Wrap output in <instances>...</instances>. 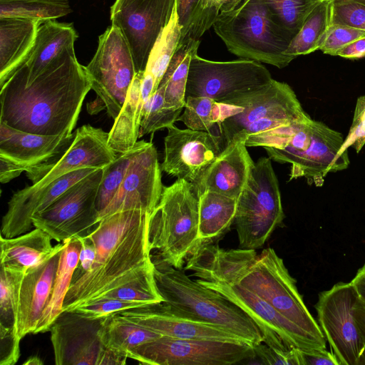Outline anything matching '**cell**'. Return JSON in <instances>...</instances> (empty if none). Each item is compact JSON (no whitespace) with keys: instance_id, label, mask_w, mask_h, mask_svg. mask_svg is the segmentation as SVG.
Masks as SVG:
<instances>
[{"instance_id":"obj_1","label":"cell","mask_w":365,"mask_h":365,"mask_svg":"<svg viewBox=\"0 0 365 365\" xmlns=\"http://www.w3.org/2000/svg\"><path fill=\"white\" fill-rule=\"evenodd\" d=\"M0 88V122L26 133L58 135L73 133L91 83L73 46L28 86L11 77Z\"/></svg>"},{"instance_id":"obj_2","label":"cell","mask_w":365,"mask_h":365,"mask_svg":"<svg viewBox=\"0 0 365 365\" xmlns=\"http://www.w3.org/2000/svg\"><path fill=\"white\" fill-rule=\"evenodd\" d=\"M150 213L117 212L101 220L88 237L96 248L90 270L72 282L63 312L100 299L153 268L148 225Z\"/></svg>"},{"instance_id":"obj_3","label":"cell","mask_w":365,"mask_h":365,"mask_svg":"<svg viewBox=\"0 0 365 365\" xmlns=\"http://www.w3.org/2000/svg\"><path fill=\"white\" fill-rule=\"evenodd\" d=\"M152 260L163 302L187 316L219 326L253 346L264 341L257 324L237 305L160 257Z\"/></svg>"},{"instance_id":"obj_4","label":"cell","mask_w":365,"mask_h":365,"mask_svg":"<svg viewBox=\"0 0 365 365\" xmlns=\"http://www.w3.org/2000/svg\"><path fill=\"white\" fill-rule=\"evenodd\" d=\"M212 27L228 51L239 57L279 68L294 59L285 54L291 41L272 19L264 0H245L221 11Z\"/></svg>"},{"instance_id":"obj_5","label":"cell","mask_w":365,"mask_h":365,"mask_svg":"<svg viewBox=\"0 0 365 365\" xmlns=\"http://www.w3.org/2000/svg\"><path fill=\"white\" fill-rule=\"evenodd\" d=\"M150 250L177 269L199 244L198 197L190 182L177 178L163 187L160 200L148 225Z\"/></svg>"},{"instance_id":"obj_6","label":"cell","mask_w":365,"mask_h":365,"mask_svg":"<svg viewBox=\"0 0 365 365\" xmlns=\"http://www.w3.org/2000/svg\"><path fill=\"white\" fill-rule=\"evenodd\" d=\"M269 158H260L237 198L235 223L239 248L263 246L284 219L277 175Z\"/></svg>"},{"instance_id":"obj_7","label":"cell","mask_w":365,"mask_h":365,"mask_svg":"<svg viewBox=\"0 0 365 365\" xmlns=\"http://www.w3.org/2000/svg\"><path fill=\"white\" fill-rule=\"evenodd\" d=\"M227 103L241 106L243 110L222 123L225 143L242 130L249 136L311 118L293 89L287 83L274 79Z\"/></svg>"},{"instance_id":"obj_8","label":"cell","mask_w":365,"mask_h":365,"mask_svg":"<svg viewBox=\"0 0 365 365\" xmlns=\"http://www.w3.org/2000/svg\"><path fill=\"white\" fill-rule=\"evenodd\" d=\"M96 102L115 120L136 75L133 56L120 31L111 25L99 36L97 50L85 66Z\"/></svg>"},{"instance_id":"obj_9","label":"cell","mask_w":365,"mask_h":365,"mask_svg":"<svg viewBox=\"0 0 365 365\" xmlns=\"http://www.w3.org/2000/svg\"><path fill=\"white\" fill-rule=\"evenodd\" d=\"M272 79L269 71L256 61H213L200 57L197 51L191 57L185 95L209 97L227 103Z\"/></svg>"},{"instance_id":"obj_10","label":"cell","mask_w":365,"mask_h":365,"mask_svg":"<svg viewBox=\"0 0 365 365\" xmlns=\"http://www.w3.org/2000/svg\"><path fill=\"white\" fill-rule=\"evenodd\" d=\"M128 358L150 365H231L255 358L246 342L161 336L134 348Z\"/></svg>"},{"instance_id":"obj_11","label":"cell","mask_w":365,"mask_h":365,"mask_svg":"<svg viewBox=\"0 0 365 365\" xmlns=\"http://www.w3.org/2000/svg\"><path fill=\"white\" fill-rule=\"evenodd\" d=\"M102 175L103 169H96L71 186L32 217L34 227L58 242L89 235L99 222L96 197Z\"/></svg>"},{"instance_id":"obj_12","label":"cell","mask_w":365,"mask_h":365,"mask_svg":"<svg viewBox=\"0 0 365 365\" xmlns=\"http://www.w3.org/2000/svg\"><path fill=\"white\" fill-rule=\"evenodd\" d=\"M197 281L220 293L245 312L259 328L264 337L263 343L267 346L279 350L297 348L305 352L323 350L302 329L238 282L216 277Z\"/></svg>"},{"instance_id":"obj_13","label":"cell","mask_w":365,"mask_h":365,"mask_svg":"<svg viewBox=\"0 0 365 365\" xmlns=\"http://www.w3.org/2000/svg\"><path fill=\"white\" fill-rule=\"evenodd\" d=\"M359 297L351 282H339L319 294V325L339 365H357L365 341L354 317Z\"/></svg>"},{"instance_id":"obj_14","label":"cell","mask_w":365,"mask_h":365,"mask_svg":"<svg viewBox=\"0 0 365 365\" xmlns=\"http://www.w3.org/2000/svg\"><path fill=\"white\" fill-rule=\"evenodd\" d=\"M175 9V0H116L110 20L125 38L136 73L144 72L150 53Z\"/></svg>"},{"instance_id":"obj_15","label":"cell","mask_w":365,"mask_h":365,"mask_svg":"<svg viewBox=\"0 0 365 365\" xmlns=\"http://www.w3.org/2000/svg\"><path fill=\"white\" fill-rule=\"evenodd\" d=\"M124 179L99 221L113 213L139 210L151 214L160 202L163 185L157 150L151 142L138 141Z\"/></svg>"},{"instance_id":"obj_16","label":"cell","mask_w":365,"mask_h":365,"mask_svg":"<svg viewBox=\"0 0 365 365\" xmlns=\"http://www.w3.org/2000/svg\"><path fill=\"white\" fill-rule=\"evenodd\" d=\"M108 133L90 125L75 131L70 145L53 158L29 168L33 189L43 187L62 175L82 168L103 169L117 157L108 145Z\"/></svg>"},{"instance_id":"obj_17","label":"cell","mask_w":365,"mask_h":365,"mask_svg":"<svg viewBox=\"0 0 365 365\" xmlns=\"http://www.w3.org/2000/svg\"><path fill=\"white\" fill-rule=\"evenodd\" d=\"M103 319L62 312L49 329L55 364L101 365L106 351L100 336Z\"/></svg>"},{"instance_id":"obj_18","label":"cell","mask_w":365,"mask_h":365,"mask_svg":"<svg viewBox=\"0 0 365 365\" xmlns=\"http://www.w3.org/2000/svg\"><path fill=\"white\" fill-rule=\"evenodd\" d=\"M165 155L161 170L167 174L193 183L223 150L217 133L180 129L175 125L167 128Z\"/></svg>"},{"instance_id":"obj_19","label":"cell","mask_w":365,"mask_h":365,"mask_svg":"<svg viewBox=\"0 0 365 365\" xmlns=\"http://www.w3.org/2000/svg\"><path fill=\"white\" fill-rule=\"evenodd\" d=\"M118 314L161 336L183 339L246 342L219 326L187 316L164 302L147 304Z\"/></svg>"},{"instance_id":"obj_20","label":"cell","mask_w":365,"mask_h":365,"mask_svg":"<svg viewBox=\"0 0 365 365\" xmlns=\"http://www.w3.org/2000/svg\"><path fill=\"white\" fill-rule=\"evenodd\" d=\"M248 135L245 130L235 134L218 156L192 183L198 197L212 191L237 199L245 187L255 163L246 146Z\"/></svg>"},{"instance_id":"obj_21","label":"cell","mask_w":365,"mask_h":365,"mask_svg":"<svg viewBox=\"0 0 365 365\" xmlns=\"http://www.w3.org/2000/svg\"><path fill=\"white\" fill-rule=\"evenodd\" d=\"M95 170L78 169L62 175L43 187L33 189L26 186L14 192L2 218L0 235L11 238L31 231L34 228L32 217L35 214L46 210L67 189Z\"/></svg>"},{"instance_id":"obj_22","label":"cell","mask_w":365,"mask_h":365,"mask_svg":"<svg viewBox=\"0 0 365 365\" xmlns=\"http://www.w3.org/2000/svg\"><path fill=\"white\" fill-rule=\"evenodd\" d=\"M64 242L55 245L41 262L27 269L20 287L17 332L21 339L35 334L40 318L49 302Z\"/></svg>"},{"instance_id":"obj_23","label":"cell","mask_w":365,"mask_h":365,"mask_svg":"<svg viewBox=\"0 0 365 365\" xmlns=\"http://www.w3.org/2000/svg\"><path fill=\"white\" fill-rule=\"evenodd\" d=\"M344 140L341 133L314 120L310 145L299 162L291 167L289 180L304 177L309 184L320 187L328 173L346 169L350 163L348 153L339 152Z\"/></svg>"},{"instance_id":"obj_24","label":"cell","mask_w":365,"mask_h":365,"mask_svg":"<svg viewBox=\"0 0 365 365\" xmlns=\"http://www.w3.org/2000/svg\"><path fill=\"white\" fill-rule=\"evenodd\" d=\"M75 133L44 135L24 132L0 122V158L25 168L26 171L66 150Z\"/></svg>"},{"instance_id":"obj_25","label":"cell","mask_w":365,"mask_h":365,"mask_svg":"<svg viewBox=\"0 0 365 365\" xmlns=\"http://www.w3.org/2000/svg\"><path fill=\"white\" fill-rule=\"evenodd\" d=\"M77 37L72 24L55 20L41 21L30 55L10 78L28 86L56 58L73 47Z\"/></svg>"},{"instance_id":"obj_26","label":"cell","mask_w":365,"mask_h":365,"mask_svg":"<svg viewBox=\"0 0 365 365\" xmlns=\"http://www.w3.org/2000/svg\"><path fill=\"white\" fill-rule=\"evenodd\" d=\"M41 22L29 18L0 17V87L26 61Z\"/></svg>"},{"instance_id":"obj_27","label":"cell","mask_w":365,"mask_h":365,"mask_svg":"<svg viewBox=\"0 0 365 365\" xmlns=\"http://www.w3.org/2000/svg\"><path fill=\"white\" fill-rule=\"evenodd\" d=\"M51 240L48 234L37 227L11 238L0 235L1 266L26 272L52 252Z\"/></svg>"},{"instance_id":"obj_28","label":"cell","mask_w":365,"mask_h":365,"mask_svg":"<svg viewBox=\"0 0 365 365\" xmlns=\"http://www.w3.org/2000/svg\"><path fill=\"white\" fill-rule=\"evenodd\" d=\"M143 73H136L123 108L108 133V145L117 155L131 150L139 138L143 110L140 88Z\"/></svg>"},{"instance_id":"obj_29","label":"cell","mask_w":365,"mask_h":365,"mask_svg":"<svg viewBox=\"0 0 365 365\" xmlns=\"http://www.w3.org/2000/svg\"><path fill=\"white\" fill-rule=\"evenodd\" d=\"M63 242L51 295L40 318L35 334L49 331L53 322L63 312L64 299L78 263L81 250L80 239L74 237Z\"/></svg>"},{"instance_id":"obj_30","label":"cell","mask_w":365,"mask_h":365,"mask_svg":"<svg viewBox=\"0 0 365 365\" xmlns=\"http://www.w3.org/2000/svg\"><path fill=\"white\" fill-rule=\"evenodd\" d=\"M237 199L212 191L198 197V238L213 240L226 232L235 220Z\"/></svg>"},{"instance_id":"obj_31","label":"cell","mask_w":365,"mask_h":365,"mask_svg":"<svg viewBox=\"0 0 365 365\" xmlns=\"http://www.w3.org/2000/svg\"><path fill=\"white\" fill-rule=\"evenodd\" d=\"M175 8L180 28L177 48L200 45V38L220 11L212 0H175Z\"/></svg>"},{"instance_id":"obj_32","label":"cell","mask_w":365,"mask_h":365,"mask_svg":"<svg viewBox=\"0 0 365 365\" xmlns=\"http://www.w3.org/2000/svg\"><path fill=\"white\" fill-rule=\"evenodd\" d=\"M100 336L106 348L128 358L134 348L161 335L115 313L104 317Z\"/></svg>"},{"instance_id":"obj_33","label":"cell","mask_w":365,"mask_h":365,"mask_svg":"<svg viewBox=\"0 0 365 365\" xmlns=\"http://www.w3.org/2000/svg\"><path fill=\"white\" fill-rule=\"evenodd\" d=\"M241 106L218 102L205 96H187L184 111L177 121L187 128L212 133L215 127L222 129V123L228 118L241 112Z\"/></svg>"},{"instance_id":"obj_34","label":"cell","mask_w":365,"mask_h":365,"mask_svg":"<svg viewBox=\"0 0 365 365\" xmlns=\"http://www.w3.org/2000/svg\"><path fill=\"white\" fill-rule=\"evenodd\" d=\"M26 272L1 266L0 343L19 346L17 332L21 284Z\"/></svg>"},{"instance_id":"obj_35","label":"cell","mask_w":365,"mask_h":365,"mask_svg":"<svg viewBox=\"0 0 365 365\" xmlns=\"http://www.w3.org/2000/svg\"><path fill=\"white\" fill-rule=\"evenodd\" d=\"M331 26V1L323 0L307 16L285 54L294 59L319 50Z\"/></svg>"},{"instance_id":"obj_36","label":"cell","mask_w":365,"mask_h":365,"mask_svg":"<svg viewBox=\"0 0 365 365\" xmlns=\"http://www.w3.org/2000/svg\"><path fill=\"white\" fill-rule=\"evenodd\" d=\"M198 46L178 48L173 56L158 86L163 90L167 107L175 109L185 107L190 63Z\"/></svg>"},{"instance_id":"obj_37","label":"cell","mask_w":365,"mask_h":365,"mask_svg":"<svg viewBox=\"0 0 365 365\" xmlns=\"http://www.w3.org/2000/svg\"><path fill=\"white\" fill-rule=\"evenodd\" d=\"M323 0H264L271 18L292 41L309 13Z\"/></svg>"},{"instance_id":"obj_38","label":"cell","mask_w":365,"mask_h":365,"mask_svg":"<svg viewBox=\"0 0 365 365\" xmlns=\"http://www.w3.org/2000/svg\"><path fill=\"white\" fill-rule=\"evenodd\" d=\"M71 12L68 0H0V17H21L40 21L55 20Z\"/></svg>"},{"instance_id":"obj_39","label":"cell","mask_w":365,"mask_h":365,"mask_svg":"<svg viewBox=\"0 0 365 365\" xmlns=\"http://www.w3.org/2000/svg\"><path fill=\"white\" fill-rule=\"evenodd\" d=\"M180 36V28L175 8L168 24L160 33L150 53L144 71L153 77L157 89L176 51Z\"/></svg>"},{"instance_id":"obj_40","label":"cell","mask_w":365,"mask_h":365,"mask_svg":"<svg viewBox=\"0 0 365 365\" xmlns=\"http://www.w3.org/2000/svg\"><path fill=\"white\" fill-rule=\"evenodd\" d=\"M182 108H172L165 106L164 92L161 87L144 104L141 113L139 138L168 128L178 120Z\"/></svg>"},{"instance_id":"obj_41","label":"cell","mask_w":365,"mask_h":365,"mask_svg":"<svg viewBox=\"0 0 365 365\" xmlns=\"http://www.w3.org/2000/svg\"><path fill=\"white\" fill-rule=\"evenodd\" d=\"M135 150L134 145L129 151L118 154L113 161L103 168V175L96 197L98 215L107 207L118 190Z\"/></svg>"},{"instance_id":"obj_42","label":"cell","mask_w":365,"mask_h":365,"mask_svg":"<svg viewBox=\"0 0 365 365\" xmlns=\"http://www.w3.org/2000/svg\"><path fill=\"white\" fill-rule=\"evenodd\" d=\"M103 298H113L146 304L163 302L156 287L154 267L139 277L110 292Z\"/></svg>"},{"instance_id":"obj_43","label":"cell","mask_w":365,"mask_h":365,"mask_svg":"<svg viewBox=\"0 0 365 365\" xmlns=\"http://www.w3.org/2000/svg\"><path fill=\"white\" fill-rule=\"evenodd\" d=\"M145 305L147 304L113 298H102L83 304L78 307L74 312L88 318L96 319L106 317L124 310L138 308Z\"/></svg>"},{"instance_id":"obj_44","label":"cell","mask_w":365,"mask_h":365,"mask_svg":"<svg viewBox=\"0 0 365 365\" xmlns=\"http://www.w3.org/2000/svg\"><path fill=\"white\" fill-rule=\"evenodd\" d=\"M365 36V31L347 25L331 24L319 48L323 53L336 56L352 41Z\"/></svg>"},{"instance_id":"obj_45","label":"cell","mask_w":365,"mask_h":365,"mask_svg":"<svg viewBox=\"0 0 365 365\" xmlns=\"http://www.w3.org/2000/svg\"><path fill=\"white\" fill-rule=\"evenodd\" d=\"M331 1V24L347 25L365 31V6L344 1Z\"/></svg>"},{"instance_id":"obj_46","label":"cell","mask_w":365,"mask_h":365,"mask_svg":"<svg viewBox=\"0 0 365 365\" xmlns=\"http://www.w3.org/2000/svg\"><path fill=\"white\" fill-rule=\"evenodd\" d=\"M365 145V96L358 98L354 118L348 135L344 138L340 153H348L353 148L358 153Z\"/></svg>"},{"instance_id":"obj_47","label":"cell","mask_w":365,"mask_h":365,"mask_svg":"<svg viewBox=\"0 0 365 365\" xmlns=\"http://www.w3.org/2000/svg\"><path fill=\"white\" fill-rule=\"evenodd\" d=\"M262 343L254 346L255 357H258L261 364L303 365L300 349L293 348L289 350H279Z\"/></svg>"},{"instance_id":"obj_48","label":"cell","mask_w":365,"mask_h":365,"mask_svg":"<svg viewBox=\"0 0 365 365\" xmlns=\"http://www.w3.org/2000/svg\"><path fill=\"white\" fill-rule=\"evenodd\" d=\"M79 239L81 242V250L72 282L77 280L83 274L88 272L96 258V248L91 239L88 236L80 237Z\"/></svg>"},{"instance_id":"obj_49","label":"cell","mask_w":365,"mask_h":365,"mask_svg":"<svg viewBox=\"0 0 365 365\" xmlns=\"http://www.w3.org/2000/svg\"><path fill=\"white\" fill-rule=\"evenodd\" d=\"M303 365H339L334 356L326 350L302 351Z\"/></svg>"},{"instance_id":"obj_50","label":"cell","mask_w":365,"mask_h":365,"mask_svg":"<svg viewBox=\"0 0 365 365\" xmlns=\"http://www.w3.org/2000/svg\"><path fill=\"white\" fill-rule=\"evenodd\" d=\"M336 56L352 60L365 58V36L342 48Z\"/></svg>"},{"instance_id":"obj_51","label":"cell","mask_w":365,"mask_h":365,"mask_svg":"<svg viewBox=\"0 0 365 365\" xmlns=\"http://www.w3.org/2000/svg\"><path fill=\"white\" fill-rule=\"evenodd\" d=\"M23 171H26L25 168L7 159L0 158V181L1 183L9 182L20 175Z\"/></svg>"},{"instance_id":"obj_52","label":"cell","mask_w":365,"mask_h":365,"mask_svg":"<svg viewBox=\"0 0 365 365\" xmlns=\"http://www.w3.org/2000/svg\"><path fill=\"white\" fill-rule=\"evenodd\" d=\"M351 282L357 293L359 299L365 303V263L358 269Z\"/></svg>"},{"instance_id":"obj_53","label":"cell","mask_w":365,"mask_h":365,"mask_svg":"<svg viewBox=\"0 0 365 365\" xmlns=\"http://www.w3.org/2000/svg\"><path fill=\"white\" fill-rule=\"evenodd\" d=\"M354 317L365 341V303L359 298L354 309Z\"/></svg>"},{"instance_id":"obj_54","label":"cell","mask_w":365,"mask_h":365,"mask_svg":"<svg viewBox=\"0 0 365 365\" xmlns=\"http://www.w3.org/2000/svg\"><path fill=\"white\" fill-rule=\"evenodd\" d=\"M213 2L219 6L221 11H227L233 9L238 6L245 0H212Z\"/></svg>"},{"instance_id":"obj_55","label":"cell","mask_w":365,"mask_h":365,"mask_svg":"<svg viewBox=\"0 0 365 365\" xmlns=\"http://www.w3.org/2000/svg\"><path fill=\"white\" fill-rule=\"evenodd\" d=\"M24 365H42L43 361L38 355L29 357L23 364Z\"/></svg>"},{"instance_id":"obj_56","label":"cell","mask_w":365,"mask_h":365,"mask_svg":"<svg viewBox=\"0 0 365 365\" xmlns=\"http://www.w3.org/2000/svg\"><path fill=\"white\" fill-rule=\"evenodd\" d=\"M357 365H365V346L364 347L359 356Z\"/></svg>"},{"instance_id":"obj_57","label":"cell","mask_w":365,"mask_h":365,"mask_svg":"<svg viewBox=\"0 0 365 365\" xmlns=\"http://www.w3.org/2000/svg\"><path fill=\"white\" fill-rule=\"evenodd\" d=\"M344 1H354V2L359 3L360 4L365 6V0H344Z\"/></svg>"}]
</instances>
